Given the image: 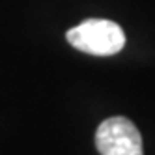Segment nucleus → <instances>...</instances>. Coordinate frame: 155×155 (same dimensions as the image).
<instances>
[{"label":"nucleus","mask_w":155,"mask_h":155,"mask_svg":"<svg viewBox=\"0 0 155 155\" xmlns=\"http://www.w3.org/2000/svg\"><path fill=\"white\" fill-rule=\"evenodd\" d=\"M75 49L94 56H112L125 45V34L116 23L107 19H88L65 34Z\"/></svg>","instance_id":"1"},{"label":"nucleus","mask_w":155,"mask_h":155,"mask_svg":"<svg viewBox=\"0 0 155 155\" xmlns=\"http://www.w3.org/2000/svg\"><path fill=\"white\" fill-rule=\"evenodd\" d=\"M95 148L101 155H144L140 131L124 116H112L97 127Z\"/></svg>","instance_id":"2"}]
</instances>
